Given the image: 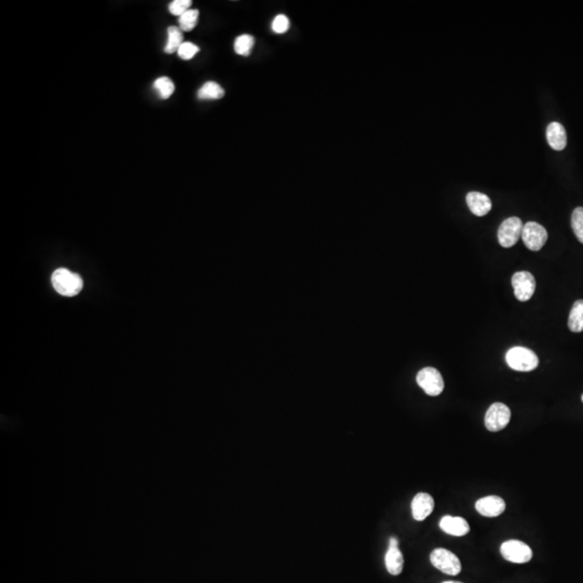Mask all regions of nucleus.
<instances>
[{
    "mask_svg": "<svg viewBox=\"0 0 583 583\" xmlns=\"http://www.w3.org/2000/svg\"><path fill=\"white\" fill-rule=\"evenodd\" d=\"M289 25L287 15H279L272 21L271 28L276 34H285L289 30Z\"/></svg>",
    "mask_w": 583,
    "mask_h": 583,
    "instance_id": "obj_25",
    "label": "nucleus"
},
{
    "mask_svg": "<svg viewBox=\"0 0 583 583\" xmlns=\"http://www.w3.org/2000/svg\"><path fill=\"white\" fill-rule=\"evenodd\" d=\"M508 365L517 372H531L537 368L539 359L534 351L525 347H513L506 354Z\"/></svg>",
    "mask_w": 583,
    "mask_h": 583,
    "instance_id": "obj_2",
    "label": "nucleus"
},
{
    "mask_svg": "<svg viewBox=\"0 0 583 583\" xmlns=\"http://www.w3.org/2000/svg\"><path fill=\"white\" fill-rule=\"evenodd\" d=\"M581 399H582V402H583V394H582V398H581Z\"/></svg>",
    "mask_w": 583,
    "mask_h": 583,
    "instance_id": "obj_27",
    "label": "nucleus"
},
{
    "mask_svg": "<svg viewBox=\"0 0 583 583\" xmlns=\"http://www.w3.org/2000/svg\"><path fill=\"white\" fill-rule=\"evenodd\" d=\"M502 557L515 564L528 563L533 557L531 546L519 540H508L500 546Z\"/></svg>",
    "mask_w": 583,
    "mask_h": 583,
    "instance_id": "obj_6",
    "label": "nucleus"
},
{
    "mask_svg": "<svg viewBox=\"0 0 583 583\" xmlns=\"http://www.w3.org/2000/svg\"><path fill=\"white\" fill-rule=\"evenodd\" d=\"M255 39L253 36L245 35L239 36L235 41V52L237 55H242V57H249L252 52L253 48H254Z\"/></svg>",
    "mask_w": 583,
    "mask_h": 583,
    "instance_id": "obj_19",
    "label": "nucleus"
},
{
    "mask_svg": "<svg viewBox=\"0 0 583 583\" xmlns=\"http://www.w3.org/2000/svg\"><path fill=\"white\" fill-rule=\"evenodd\" d=\"M385 567L390 575L398 576L402 573L404 557L399 546H389L385 556Z\"/></svg>",
    "mask_w": 583,
    "mask_h": 583,
    "instance_id": "obj_15",
    "label": "nucleus"
},
{
    "mask_svg": "<svg viewBox=\"0 0 583 583\" xmlns=\"http://www.w3.org/2000/svg\"><path fill=\"white\" fill-rule=\"evenodd\" d=\"M568 327L573 333L583 332V299H579L573 304L569 314Z\"/></svg>",
    "mask_w": 583,
    "mask_h": 583,
    "instance_id": "obj_16",
    "label": "nucleus"
},
{
    "mask_svg": "<svg viewBox=\"0 0 583 583\" xmlns=\"http://www.w3.org/2000/svg\"><path fill=\"white\" fill-rule=\"evenodd\" d=\"M225 91L218 82H208L199 89L198 97L200 99H220L224 97Z\"/></svg>",
    "mask_w": 583,
    "mask_h": 583,
    "instance_id": "obj_18",
    "label": "nucleus"
},
{
    "mask_svg": "<svg viewBox=\"0 0 583 583\" xmlns=\"http://www.w3.org/2000/svg\"><path fill=\"white\" fill-rule=\"evenodd\" d=\"M522 240L531 251L542 250L548 240L546 228L536 222L525 224L522 231Z\"/></svg>",
    "mask_w": 583,
    "mask_h": 583,
    "instance_id": "obj_9",
    "label": "nucleus"
},
{
    "mask_svg": "<svg viewBox=\"0 0 583 583\" xmlns=\"http://www.w3.org/2000/svg\"><path fill=\"white\" fill-rule=\"evenodd\" d=\"M199 11L195 9L186 11L184 15H182L178 18V24H180V30L183 32H191L193 28L198 24Z\"/></svg>",
    "mask_w": 583,
    "mask_h": 583,
    "instance_id": "obj_20",
    "label": "nucleus"
},
{
    "mask_svg": "<svg viewBox=\"0 0 583 583\" xmlns=\"http://www.w3.org/2000/svg\"><path fill=\"white\" fill-rule=\"evenodd\" d=\"M51 281L55 291L63 296H76L84 287V281L79 274H74L65 268L55 270Z\"/></svg>",
    "mask_w": 583,
    "mask_h": 583,
    "instance_id": "obj_1",
    "label": "nucleus"
},
{
    "mask_svg": "<svg viewBox=\"0 0 583 583\" xmlns=\"http://www.w3.org/2000/svg\"><path fill=\"white\" fill-rule=\"evenodd\" d=\"M443 583H461V582H458V581H445V582H443Z\"/></svg>",
    "mask_w": 583,
    "mask_h": 583,
    "instance_id": "obj_26",
    "label": "nucleus"
},
{
    "mask_svg": "<svg viewBox=\"0 0 583 583\" xmlns=\"http://www.w3.org/2000/svg\"><path fill=\"white\" fill-rule=\"evenodd\" d=\"M191 5H193L191 0H174L169 5V11L171 15L180 18L186 11L191 10Z\"/></svg>",
    "mask_w": 583,
    "mask_h": 583,
    "instance_id": "obj_23",
    "label": "nucleus"
},
{
    "mask_svg": "<svg viewBox=\"0 0 583 583\" xmlns=\"http://www.w3.org/2000/svg\"><path fill=\"white\" fill-rule=\"evenodd\" d=\"M434 509V500L427 493H419L412 501V514L416 521H425Z\"/></svg>",
    "mask_w": 583,
    "mask_h": 583,
    "instance_id": "obj_11",
    "label": "nucleus"
},
{
    "mask_svg": "<svg viewBox=\"0 0 583 583\" xmlns=\"http://www.w3.org/2000/svg\"><path fill=\"white\" fill-rule=\"evenodd\" d=\"M153 88L157 90L159 97L162 99H169L175 91V86L169 77H160L156 79V82H153Z\"/></svg>",
    "mask_w": 583,
    "mask_h": 583,
    "instance_id": "obj_21",
    "label": "nucleus"
},
{
    "mask_svg": "<svg viewBox=\"0 0 583 583\" xmlns=\"http://www.w3.org/2000/svg\"><path fill=\"white\" fill-rule=\"evenodd\" d=\"M475 509L483 517H499L506 510V502L500 497L487 496L477 500Z\"/></svg>",
    "mask_w": 583,
    "mask_h": 583,
    "instance_id": "obj_10",
    "label": "nucleus"
},
{
    "mask_svg": "<svg viewBox=\"0 0 583 583\" xmlns=\"http://www.w3.org/2000/svg\"><path fill=\"white\" fill-rule=\"evenodd\" d=\"M430 561L435 568L450 576H457L461 571V563L459 559L446 548H435L431 553Z\"/></svg>",
    "mask_w": 583,
    "mask_h": 583,
    "instance_id": "obj_3",
    "label": "nucleus"
},
{
    "mask_svg": "<svg viewBox=\"0 0 583 583\" xmlns=\"http://www.w3.org/2000/svg\"><path fill=\"white\" fill-rule=\"evenodd\" d=\"M523 222L519 218H510L502 222L498 229V241L502 247H511L517 245L523 231Z\"/></svg>",
    "mask_w": 583,
    "mask_h": 583,
    "instance_id": "obj_7",
    "label": "nucleus"
},
{
    "mask_svg": "<svg viewBox=\"0 0 583 583\" xmlns=\"http://www.w3.org/2000/svg\"><path fill=\"white\" fill-rule=\"evenodd\" d=\"M514 295L519 302H527L536 291V280L528 271L515 272L512 277Z\"/></svg>",
    "mask_w": 583,
    "mask_h": 583,
    "instance_id": "obj_8",
    "label": "nucleus"
},
{
    "mask_svg": "<svg viewBox=\"0 0 583 583\" xmlns=\"http://www.w3.org/2000/svg\"><path fill=\"white\" fill-rule=\"evenodd\" d=\"M200 51V48L198 46L193 45V42L185 41L181 48L178 49V55L182 59H191L195 57V55Z\"/></svg>",
    "mask_w": 583,
    "mask_h": 583,
    "instance_id": "obj_24",
    "label": "nucleus"
},
{
    "mask_svg": "<svg viewBox=\"0 0 583 583\" xmlns=\"http://www.w3.org/2000/svg\"><path fill=\"white\" fill-rule=\"evenodd\" d=\"M546 140L548 145L555 151H563L567 145V134L565 128L559 122H552L546 128Z\"/></svg>",
    "mask_w": 583,
    "mask_h": 583,
    "instance_id": "obj_14",
    "label": "nucleus"
},
{
    "mask_svg": "<svg viewBox=\"0 0 583 583\" xmlns=\"http://www.w3.org/2000/svg\"><path fill=\"white\" fill-rule=\"evenodd\" d=\"M183 34L180 28L176 26H170L168 28V41H166V47H164V52L168 55H173L178 52V49L184 44Z\"/></svg>",
    "mask_w": 583,
    "mask_h": 583,
    "instance_id": "obj_17",
    "label": "nucleus"
},
{
    "mask_svg": "<svg viewBox=\"0 0 583 583\" xmlns=\"http://www.w3.org/2000/svg\"><path fill=\"white\" fill-rule=\"evenodd\" d=\"M417 383L428 396H437L444 390V381L434 367H425L417 374Z\"/></svg>",
    "mask_w": 583,
    "mask_h": 583,
    "instance_id": "obj_5",
    "label": "nucleus"
},
{
    "mask_svg": "<svg viewBox=\"0 0 583 583\" xmlns=\"http://www.w3.org/2000/svg\"><path fill=\"white\" fill-rule=\"evenodd\" d=\"M511 410L504 403H494L485 415V427L490 432H498L509 425Z\"/></svg>",
    "mask_w": 583,
    "mask_h": 583,
    "instance_id": "obj_4",
    "label": "nucleus"
},
{
    "mask_svg": "<svg viewBox=\"0 0 583 583\" xmlns=\"http://www.w3.org/2000/svg\"><path fill=\"white\" fill-rule=\"evenodd\" d=\"M467 204L470 211L477 216H486L492 210V200L484 193L471 191L467 195Z\"/></svg>",
    "mask_w": 583,
    "mask_h": 583,
    "instance_id": "obj_13",
    "label": "nucleus"
},
{
    "mask_svg": "<svg viewBox=\"0 0 583 583\" xmlns=\"http://www.w3.org/2000/svg\"><path fill=\"white\" fill-rule=\"evenodd\" d=\"M571 227L577 239L583 243V208L581 207L573 210V216H571Z\"/></svg>",
    "mask_w": 583,
    "mask_h": 583,
    "instance_id": "obj_22",
    "label": "nucleus"
},
{
    "mask_svg": "<svg viewBox=\"0 0 583 583\" xmlns=\"http://www.w3.org/2000/svg\"><path fill=\"white\" fill-rule=\"evenodd\" d=\"M440 528L450 536H466L470 531L468 522L463 517L445 515L440 521Z\"/></svg>",
    "mask_w": 583,
    "mask_h": 583,
    "instance_id": "obj_12",
    "label": "nucleus"
}]
</instances>
